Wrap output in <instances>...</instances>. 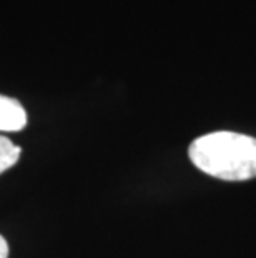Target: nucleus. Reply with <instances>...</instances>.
I'll list each match as a JSON object with an SVG mask.
<instances>
[{
    "label": "nucleus",
    "mask_w": 256,
    "mask_h": 258,
    "mask_svg": "<svg viewBox=\"0 0 256 258\" xmlns=\"http://www.w3.org/2000/svg\"><path fill=\"white\" fill-rule=\"evenodd\" d=\"M27 125L24 105L12 97L0 95V132H20Z\"/></svg>",
    "instance_id": "f03ea898"
},
{
    "label": "nucleus",
    "mask_w": 256,
    "mask_h": 258,
    "mask_svg": "<svg viewBox=\"0 0 256 258\" xmlns=\"http://www.w3.org/2000/svg\"><path fill=\"white\" fill-rule=\"evenodd\" d=\"M20 157V147L15 145L7 137L0 135V173L7 172L17 163Z\"/></svg>",
    "instance_id": "7ed1b4c3"
},
{
    "label": "nucleus",
    "mask_w": 256,
    "mask_h": 258,
    "mask_svg": "<svg viewBox=\"0 0 256 258\" xmlns=\"http://www.w3.org/2000/svg\"><path fill=\"white\" fill-rule=\"evenodd\" d=\"M190 160L206 175L226 182L256 177V139L235 132L198 137L188 148Z\"/></svg>",
    "instance_id": "f257e3e1"
},
{
    "label": "nucleus",
    "mask_w": 256,
    "mask_h": 258,
    "mask_svg": "<svg viewBox=\"0 0 256 258\" xmlns=\"http://www.w3.org/2000/svg\"><path fill=\"white\" fill-rule=\"evenodd\" d=\"M9 256V243L2 235H0V258H7Z\"/></svg>",
    "instance_id": "20e7f679"
}]
</instances>
